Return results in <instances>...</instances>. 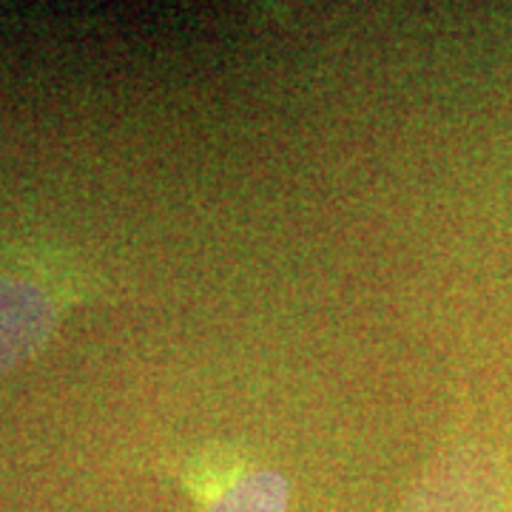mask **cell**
I'll list each match as a JSON object with an SVG mask.
<instances>
[{"label":"cell","mask_w":512,"mask_h":512,"mask_svg":"<svg viewBox=\"0 0 512 512\" xmlns=\"http://www.w3.org/2000/svg\"><path fill=\"white\" fill-rule=\"evenodd\" d=\"M205 512H288V481L274 470H256L220 490Z\"/></svg>","instance_id":"cell-3"},{"label":"cell","mask_w":512,"mask_h":512,"mask_svg":"<svg viewBox=\"0 0 512 512\" xmlns=\"http://www.w3.org/2000/svg\"><path fill=\"white\" fill-rule=\"evenodd\" d=\"M55 319V302L43 288L20 276H0V376L46 345Z\"/></svg>","instance_id":"cell-2"},{"label":"cell","mask_w":512,"mask_h":512,"mask_svg":"<svg viewBox=\"0 0 512 512\" xmlns=\"http://www.w3.org/2000/svg\"><path fill=\"white\" fill-rule=\"evenodd\" d=\"M507 484L487 447L450 450L421 476L404 512H504Z\"/></svg>","instance_id":"cell-1"}]
</instances>
